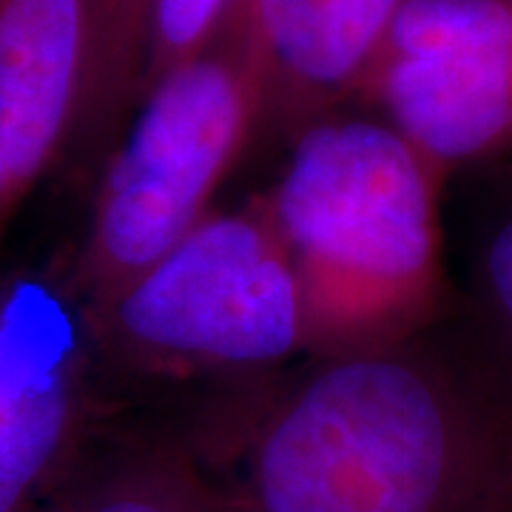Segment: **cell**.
Masks as SVG:
<instances>
[{
    "label": "cell",
    "instance_id": "9a60e30c",
    "mask_svg": "<svg viewBox=\"0 0 512 512\" xmlns=\"http://www.w3.org/2000/svg\"><path fill=\"white\" fill-rule=\"evenodd\" d=\"M32 512H69V507L63 501H52V504H37Z\"/></svg>",
    "mask_w": 512,
    "mask_h": 512
},
{
    "label": "cell",
    "instance_id": "3957f363",
    "mask_svg": "<svg viewBox=\"0 0 512 512\" xmlns=\"http://www.w3.org/2000/svg\"><path fill=\"white\" fill-rule=\"evenodd\" d=\"M262 120V74L245 12L211 46L148 83L111 148L72 279L106 305L208 214Z\"/></svg>",
    "mask_w": 512,
    "mask_h": 512
},
{
    "label": "cell",
    "instance_id": "30bf717a",
    "mask_svg": "<svg viewBox=\"0 0 512 512\" xmlns=\"http://www.w3.org/2000/svg\"><path fill=\"white\" fill-rule=\"evenodd\" d=\"M89 3V69L69 154L83 165L109 160L128 111L140 100L146 72L151 0Z\"/></svg>",
    "mask_w": 512,
    "mask_h": 512
},
{
    "label": "cell",
    "instance_id": "52a82bcc",
    "mask_svg": "<svg viewBox=\"0 0 512 512\" xmlns=\"http://www.w3.org/2000/svg\"><path fill=\"white\" fill-rule=\"evenodd\" d=\"M404 0H311L262 66V120L299 134L362 97Z\"/></svg>",
    "mask_w": 512,
    "mask_h": 512
},
{
    "label": "cell",
    "instance_id": "9c48e42d",
    "mask_svg": "<svg viewBox=\"0 0 512 512\" xmlns=\"http://www.w3.org/2000/svg\"><path fill=\"white\" fill-rule=\"evenodd\" d=\"M92 376L0 410V512H32L83 456Z\"/></svg>",
    "mask_w": 512,
    "mask_h": 512
},
{
    "label": "cell",
    "instance_id": "6da1fadb",
    "mask_svg": "<svg viewBox=\"0 0 512 512\" xmlns=\"http://www.w3.org/2000/svg\"><path fill=\"white\" fill-rule=\"evenodd\" d=\"M197 461L222 512H507L512 384L424 333L322 356L228 464Z\"/></svg>",
    "mask_w": 512,
    "mask_h": 512
},
{
    "label": "cell",
    "instance_id": "5bb4252c",
    "mask_svg": "<svg viewBox=\"0 0 512 512\" xmlns=\"http://www.w3.org/2000/svg\"><path fill=\"white\" fill-rule=\"evenodd\" d=\"M308 3L311 0H248L245 3V20H248L251 40H254L259 74H262L265 60L282 43V37L291 32V26Z\"/></svg>",
    "mask_w": 512,
    "mask_h": 512
},
{
    "label": "cell",
    "instance_id": "2e32d148",
    "mask_svg": "<svg viewBox=\"0 0 512 512\" xmlns=\"http://www.w3.org/2000/svg\"><path fill=\"white\" fill-rule=\"evenodd\" d=\"M507 512H512V507H510V510H507Z\"/></svg>",
    "mask_w": 512,
    "mask_h": 512
},
{
    "label": "cell",
    "instance_id": "8fae6325",
    "mask_svg": "<svg viewBox=\"0 0 512 512\" xmlns=\"http://www.w3.org/2000/svg\"><path fill=\"white\" fill-rule=\"evenodd\" d=\"M69 512H222L220 495L197 456L137 447L63 478Z\"/></svg>",
    "mask_w": 512,
    "mask_h": 512
},
{
    "label": "cell",
    "instance_id": "8992f818",
    "mask_svg": "<svg viewBox=\"0 0 512 512\" xmlns=\"http://www.w3.org/2000/svg\"><path fill=\"white\" fill-rule=\"evenodd\" d=\"M86 69V0H0V251L20 205L72 148Z\"/></svg>",
    "mask_w": 512,
    "mask_h": 512
},
{
    "label": "cell",
    "instance_id": "4fadbf2b",
    "mask_svg": "<svg viewBox=\"0 0 512 512\" xmlns=\"http://www.w3.org/2000/svg\"><path fill=\"white\" fill-rule=\"evenodd\" d=\"M245 3L248 0H151L143 92L160 74L211 46L245 12Z\"/></svg>",
    "mask_w": 512,
    "mask_h": 512
},
{
    "label": "cell",
    "instance_id": "7a4b0ae2",
    "mask_svg": "<svg viewBox=\"0 0 512 512\" xmlns=\"http://www.w3.org/2000/svg\"><path fill=\"white\" fill-rule=\"evenodd\" d=\"M444 180L382 117L328 114L296 134L262 202L291 254L319 359L421 336L447 308Z\"/></svg>",
    "mask_w": 512,
    "mask_h": 512
},
{
    "label": "cell",
    "instance_id": "277c9868",
    "mask_svg": "<svg viewBox=\"0 0 512 512\" xmlns=\"http://www.w3.org/2000/svg\"><path fill=\"white\" fill-rule=\"evenodd\" d=\"M89 319L97 350L146 370H254L308 348L302 288L262 200L211 211Z\"/></svg>",
    "mask_w": 512,
    "mask_h": 512
},
{
    "label": "cell",
    "instance_id": "7c38bea8",
    "mask_svg": "<svg viewBox=\"0 0 512 512\" xmlns=\"http://www.w3.org/2000/svg\"><path fill=\"white\" fill-rule=\"evenodd\" d=\"M473 308L481 330L478 353L512 384V174L476 245Z\"/></svg>",
    "mask_w": 512,
    "mask_h": 512
},
{
    "label": "cell",
    "instance_id": "ba28073f",
    "mask_svg": "<svg viewBox=\"0 0 512 512\" xmlns=\"http://www.w3.org/2000/svg\"><path fill=\"white\" fill-rule=\"evenodd\" d=\"M94 353L72 271L0 274V410L92 376Z\"/></svg>",
    "mask_w": 512,
    "mask_h": 512
},
{
    "label": "cell",
    "instance_id": "5b68a950",
    "mask_svg": "<svg viewBox=\"0 0 512 512\" xmlns=\"http://www.w3.org/2000/svg\"><path fill=\"white\" fill-rule=\"evenodd\" d=\"M359 100L444 177L512 154V0H404Z\"/></svg>",
    "mask_w": 512,
    "mask_h": 512
}]
</instances>
